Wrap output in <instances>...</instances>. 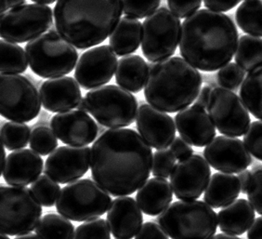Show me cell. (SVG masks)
<instances>
[{
    "label": "cell",
    "mask_w": 262,
    "mask_h": 239,
    "mask_svg": "<svg viewBox=\"0 0 262 239\" xmlns=\"http://www.w3.org/2000/svg\"><path fill=\"white\" fill-rule=\"evenodd\" d=\"M152 151L130 128H111L97 139L91 149V176L114 197L135 193L149 179Z\"/></svg>",
    "instance_id": "1"
},
{
    "label": "cell",
    "mask_w": 262,
    "mask_h": 239,
    "mask_svg": "<svg viewBox=\"0 0 262 239\" xmlns=\"http://www.w3.org/2000/svg\"><path fill=\"white\" fill-rule=\"evenodd\" d=\"M238 36L229 16L208 9L197 10L182 23L180 52L198 70L217 71L232 61Z\"/></svg>",
    "instance_id": "2"
},
{
    "label": "cell",
    "mask_w": 262,
    "mask_h": 239,
    "mask_svg": "<svg viewBox=\"0 0 262 239\" xmlns=\"http://www.w3.org/2000/svg\"><path fill=\"white\" fill-rule=\"evenodd\" d=\"M121 0H58L57 32L73 46L86 50L105 40L120 20Z\"/></svg>",
    "instance_id": "3"
},
{
    "label": "cell",
    "mask_w": 262,
    "mask_h": 239,
    "mask_svg": "<svg viewBox=\"0 0 262 239\" xmlns=\"http://www.w3.org/2000/svg\"><path fill=\"white\" fill-rule=\"evenodd\" d=\"M202 83L196 68L183 58L172 57L149 64L144 97L162 112H179L196 100Z\"/></svg>",
    "instance_id": "4"
},
{
    "label": "cell",
    "mask_w": 262,
    "mask_h": 239,
    "mask_svg": "<svg viewBox=\"0 0 262 239\" xmlns=\"http://www.w3.org/2000/svg\"><path fill=\"white\" fill-rule=\"evenodd\" d=\"M157 220L171 239H210L217 232V214L209 205L196 199L170 204Z\"/></svg>",
    "instance_id": "5"
},
{
    "label": "cell",
    "mask_w": 262,
    "mask_h": 239,
    "mask_svg": "<svg viewBox=\"0 0 262 239\" xmlns=\"http://www.w3.org/2000/svg\"><path fill=\"white\" fill-rule=\"evenodd\" d=\"M31 70L42 78L63 77L76 67L78 53L58 32L36 36L26 46Z\"/></svg>",
    "instance_id": "6"
},
{
    "label": "cell",
    "mask_w": 262,
    "mask_h": 239,
    "mask_svg": "<svg viewBox=\"0 0 262 239\" xmlns=\"http://www.w3.org/2000/svg\"><path fill=\"white\" fill-rule=\"evenodd\" d=\"M56 209L66 219L85 222L98 219L110 208V194L90 179L76 180L61 189Z\"/></svg>",
    "instance_id": "7"
},
{
    "label": "cell",
    "mask_w": 262,
    "mask_h": 239,
    "mask_svg": "<svg viewBox=\"0 0 262 239\" xmlns=\"http://www.w3.org/2000/svg\"><path fill=\"white\" fill-rule=\"evenodd\" d=\"M42 206L26 186L0 185V233L29 234L42 216Z\"/></svg>",
    "instance_id": "8"
},
{
    "label": "cell",
    "mask_w": 262,
    "mask_h": 239,
    "mask_svg": "<svg viewBox=\"0 0 262 239\" xmlns=\"http://www.w3.org/2000/svg\"><path fill=\"white\" fill-rule=\"evenodd\" d=\"M88 112L103 127L121 128L135 121L138 102L126 90L107 85L93 89L86 94Z\"/></svg>",
    "instance_id": "9"
},
{
    "label": "cell",
    "mask_w": 262,
    "mask_h": 239,
    "mask_svg": "<svg viewBox=\"0 0 262 239\" xmlns=\"http://www.w3.org/2000/svg\"><path fill=\"white\" fill-rule=\"evenodd\" d=\"M181 27L180 18L165 7L146 17L141 30V51L147 60L157 62L174 55Z\"/></svg>",
    "instance_id": "10"
},
{
    "label": "cell",
    "mask_w": 262,
    "mask_h": 239,
    "mask_svg": "<svg viewBox=\"0 0 262 239\" xmlns=\"http://www.w3.org/2000/svg\"><path fill=\"white\" fill-rule=\"evenodd\" d=\"M41 99L32 82L18 74H0V116L13 122H30L38 116Z\"/></svg>",
    "instance_id": "11"
},
{
    "label": "cell",
    "mask_w": 262,
    "mask_h": 239,
    "mask_svg": "<svg viewBox=\"0 0 262 239\" xmlns=\"http://www.w3.org/2000/svg\"><path fill=\"white\" fill-rule=\"evenodd\" d=\"M53 26L51 7L25 4L6 11L0 18V37L13 43H26L45 34Z\"/></svg>",
    "instance_id": "12"
},
{
    "label": "cell",
    "mask_w": 262,
    "mask_h": 239,
    "mask_svg": "<svg viewBox=\"0 0 262 239\" xmlns=\"http://www.w3.org/2000/svg\"><path fill=\"white\" fill-rule=\"evenodd\" d=\"M207 114L220 133L230 137L243 136L250 125V116L241 99L230 90H212Z\"/></svg>",
    "instance_id": "13"
},
{
    "label": "cell",
    "mask_w": 262,
    "mask_h": 239,
    "mask_svg": "<svg viewBox=\"0 0 262 239\" xmlns=\"http://www.w3.org/2000/svg\"><path fill=\"white\" fill-rule=\"evenodd\" d=\"M172 191L178 199L195 200L206 190L211 177L209 164L200 155L180 160L170 174Z\"/></svg>",
    "instance_id": "14"
},
{
    "label": "cell",
    "mask_w": 262,
    "mask_h": 239,
    "mask_svg": "<svg viewBox=\"0 0 262 239\" xmlns=\"http://www.w3.org/2000/svg\"><path fill=\"white\" fill-rule=\"evenodd\" d=\"M117 58L108 45L93 48L84 52L77 62L75 78L84 90L105 85L116 73Z\"/></svg>",
    "instance_id": "15"
},
{
    "label": "cell",
    "mask_w": 262,
    "mask_h": 239,
    "mask_svg": "<svg viewBox=\"0 0 262 239\" xmlns=\"http://www.w3.org/2000/svg\"><path fill=\"white\" fill-rule=\"evenodd\" d=\"M91 168V148L61 146L47 158L44 173L56 183L66 184L82 178Z\"/></svg>",
    "instance_id": "16"
},
{
    "label": "cell",
    "mask_w": 262,
    "mask_h": 239,
    "mask_svg": "<svg viewBox=\"0 0 262 239\" xmlns=\"http://www.w3.org/2000/svg\"><path fill=\"white\" fill-rule=\"evenodd\" d=\"M207 163L221 172L240 173L252 164V157L238 138L215 137L204 150Z\"/></svg>",
    "instance_id": "17"
},
{
    "label": "cell",
    "mask_w": 262,
    "mask_h": 239,
    "mask_svg": "<svg viewBox=\"0 0 262 239\" xmlns=\"http://www.w3.org/2000/svg\"><path fill=\"white\" fill-rule=\"evenodd\" d=\"M51 127L56 137L70 146H86L99 133L93 118L79 110L58 113L51 118Z\"/></svg>",
    "instance_id": "18"
},
{
    "label": "cell",
    "mask_w": 262,
    "mask_h": 239,
    "mask_svg": "<svg viewBox=\"0 0 262 239\" xmlns=\"http://www.w3.org/2000/svg\"><path fill=\"white\" fill-rule=\"evenodd\" d=\"M138 132L151 147L166 149L176 136V125L170 116L143 103L137 112Z\"/></svg>",
    "instance_id": "19"
},
{
    "label": "cell",
    "mask_w": 262,
    "mask_h": 239,
    "mask_svg": "<svg viewBox=\"0 0 262 239\" xmlns=\"http://www.w3.org/2000/svg\"><path fill=\"white\" fill-rule=\"evenodd\" d=\"M175 122L181 137L196 147H204L216 137V127L202 107L193 104L178 113Z\"/></svg>",
    "instance_id": "20"
},
{
    "label": "cell",
    "mask_w": 262,
    "mask_h": 239,
    "mask_svg": "<svg viewBox=\"0 0 262 239\" xmlns=\"http://www.w3.org/2000/svg\"><path fill=\"white\" fill-rule=\"evenodd\" d=\"M41 103L46 110L61 113L76 108L82 100L77 82L70 77L49 78L40 88Z\"/></svg>",
    "instance_id": "21"
},
{
    "label": "cell",
    "mask_w": 262,
    "mask_h": 239,
    "mask_svg": "<svg viewBox=\"0 0 262 239\" xmlns=\"http://www.w3.org/2000/svg\"><path fill=\"white\" fill-rule=\"evenodd\" d=\"M142 222L141 208L132 198L120 197L112 201L107 213V223L116 239L133 238Z\"/></svg>",
    "instance_id": "22"
},
{
    "label": "cell",
    "mask_w": 262,
    "mask_h": 239,
    "mask_svg": "<svg viewBox=\"0 0 262 239\" xmlns=\"http://www.w3.org/2000/svg\"><path fill=\"white\" fill-rule=\"evenodd\" d=\"M43 159L32 149H19L6 159L3 178L11 186H27L40 176Z\"/></svg>",
    "instance_id": "23"
},
{
    "label": "cell",
    "mask_w": 262,
    "mask_h": 239,
    "mask_svg": "<svg viewBox=\"0 0 262 239\" xmlns=\"http://www.w3.org/2000/svg\"><path fill=\"white\" fill-rule=\"evenodd\" d=\"M136 199L137 203L144 213L149 216H157L172 202L171 185L165 178L150 179L140 187Z\"/></svg>",
    "instance_id": "24"
},
{
    "label": "cell",
    "mask_w": 262,
    "mask_h": 239,
    "mask_svg": "<svg viewBox=\"0 0 262 239\" xmlns=\"http://www.w3.org/2000/svg\"><path fill=\"white\" fill-rule=\"evenodd\" d=\"M255 220V209L246 199L234 200L217 214V224L224 234L241 235L250 228Z\"/></svg>",
    "instance_id": "25"
},
{
    "label": "cell",
    "mask_w": 262,
    "mask_h": 239,
    "mask_svg": "<svg viewBox=\"0 0 262 239\" xmlns=\"http://www.w3.org/2000/svg\"><path fill=\"white\" fill-rule=\"evenodd\" d=\"M241 192L236 176L231 173H214L207 183L204 199L213 209H221L233 202Z\"/></svg>",
    "instance_id": "26"
},
{
    "label": "cell",
    "mask_w": 262,
    "mask_h": 239,
    "mask_svg": "<svg viewBox=\"0 0 262 239\" xmlns=\"http://www.w3.org/2000/svg\"><path fill=\"white\" fill-rule=\"evenodd\" d=\"M141 21L129 16H124L110 35V47L118 56H126L139 49L141 43Z\"/></svg>",
    "instance_id": "27"
},
{
    "label": "cell",
    "mask_w": 262,
    "mask_h": 239,
    "mask_svg": "<svg viewBox=\"0 0 262 239\" xmlns=\"http://www.w3.org/2000/svg\"><path fill=\"white\" fill-rule=\"evenodd\" d=\"M149 64L139 55L121 58L117 62L116 81L122 89L131 93L141 92L145 86Z\"/></svg>",
    "instance_id": "28"
},
{
    "label": "cell",
    "mask_w": 262,
    "mask_h": 239,
    "mask_svg": "<svg viewBox=\"0 0 262 239\" xmlns=\"http://www.w3.org/2000/svg\"><path fill=\"white\" fill-rule=\"evenodd\" d=\"M240 98L247 111L262 120V67L248 73L243 81Z\"/></svg>",
    "instance_id": "29"
},
{
    "label": "cell",
    "mask_w": 262,
    "mask_h": 239,
    "mask_svg": "<svg viewBox=\"0 0 262 239\" xmlns=\"http://www.w3.org/2000/svg\"><path fill=\"white\" fill-rule=\"evenodd\" d=\"M235 62L244 71L250 72L262 67V39L257 36H242L237 43Z\"/></svg>",
    "instance_id": "30"
},
{
    "label": "cell",
    "mask_w": 262,
    "mask_h": 239,
    "mask_svg": "<svg viewBox=\"0 0 262 239\" xmlns=\"http://www.w3.org/2000/svg\"><path fill=\"white\" fill-rule=\"evenodd\" d=\"M235 20L245 33L262 37V0H244L237 9Z\"/></svg>",
    "instance_id": "31"
},
{
    "label": "cell",
    "mask_w": 262,
    "mask_h": 239,
    "mask_svg": "<svg viewBox=\"0 0 262 239\" xmlns=\"http://www.w3.org/2000/svg\"><path fill=\"white\" fill-rule=\"evenodd\" d=\"M75 226L70 221L58 214H47L35 227L40 239H72Z\"/></svg>",
    "instance_id": "32"
},
{
    "label": "cell",
    "mask_w": 262,
    "mask_h": 239,
    "mask_svg": "<svg viewBox=\"0 0 262 239\" xmlns=\"http://www.w3.org/2000/svg\"><path fill=\"white\" fill-rule=\"evenodd\" d=\"M27 67L26 51L13 42L0 39V73L20 75Z\"/></svg>",
    "instance_id": "33"
},
{
    "label": "cell",
    "mask_w": 262,
    "mask_h": 239,
    "mask_svg": "<svg viewBox=\"0 0 262 239\" xmlns=\"http://www.w3.org/2000/svg\"><path fill=\"white\" fill-rule=\"evenodd\" d=\"M30 127L20 122H7L0 129L3 144L8 150H19L26 147L30 140Z\"/></svg>",
    "instance_id": "34"
},
{
    "label": "cell",
    "mask_w": 262,
    "mask_h": 239,
    "mask_svg": "<svg viewBox=\"0 0 262 239\" xmlns=\"http://www.w3.org/2000/svg\"><path fill=\"white\" fill-rule=\"evenodd\" d=\"M59 183L47 175H40L31 184L30 190L36 200L42 207L51 208L56 204V201L61 192Z\"/></svg>",
    "instance_id": "35"
},
{
    "label": "cell",
    "mask_w": 262,
    "mask_h": 239,
    "mask_svg": "<svg viewBox=\"0 0 262 239\" xmlns=\"http://www.w3.org/2000/svg\"><path fill=\"white\" fill-rule=\"evenodd\" d=\"M58 138L47 126L35 127L31 133L29 145L33 151L42 157L52 153L58 146Z\"/></svg>",
    "instance_id": "36"
},
{
    "label": "cell",
    "mask_w": 262,
    "mask_h": 239,
    "mask_svg": "<svg viewBox=\"0 0 262 239\" xmlns=\"http://www.w3.org/2000/svg\"><path fill=\"white\" fill-rule=\"evenodd\" d=\"M72 239H111L105 220H90L76 228Z\"/></svg>",
    "instance_id": "37"
},
{
    "label": "cell",
    "mask_w": 262,
    "mask_h": 239,
    "mask_svg": "<svg viewBox=\"0 0 262 239\" xmlns=\"http://www.w3.org/2000/svg\"><path fill=\"white\" fill-rule=\"evenodd\" d=\"M161 0H121L122 10L126 16L144 19L160 6Z\"/></svg>",
    "instance_id": "38"
},
{
    "label": "cell",
    "mask_w": 262,
    "mask_h": 239,
    "mask_svg": "<svg viewBox=\"0 0 262 239\" xmlns=\"http://www.w3.org/2000/svg\"><path fill=\"white\" fill-rule=\"evenodd\" d=\"M245 78V71L235 62H230L222 67L217 73V83L220 86L230 91L237 90L242 85Z\"/></svg>",
    "instance_id": "39"
},
{
    "label": "cell",
    "mask_w": 262,
    "mask_h": 239,
    "mask_svg": "<svg viewBox=\"0 0 262 239\" xmlns=\"http://www.w3.org/2000/svg\"><path fill=\"white\" fill-rule=\"evenodd\" d=\"M247 193L253 209L262 215V165H257L251 170Z\"/></svg>",
    "instance_id": "40"
},
{
    "label": "cell",
    "mask_w": 262,
    "mask_h": 239,
    "mask_svg": "<svg viewBox=\"0 0 262 239\" xmlns=\"http://www.w3.org/2000/svg\"><path fill=\"white\" fill-rule=\"evenodd\" d=\"M176 164V158L167 149L157 150L152 156L151 173L160 178H168Z\"/></svg>",
    "instance_id": "41"
},
{
    "label": "cell",
    "mask_w": 262,
    "mask_h": 239,
    "mask_svg": "<svg viewBox=\"0 0 262 239\" xmlns=\"http://www.w3.org/2000/svg\"><path fill=\"white\" fill-rule=\"evenodd\" d=\"M244 143L250 155L262 161V121L249 125L244 134Z\"/></svg>",
    "instance_id": "42"
},
{
    "label": "cell",
    "mask_w": 262,
    "mask_h": 239,
    "mask_svg": "<svg viewBox=\"0 0 262 239\" xmlns=\"http://www.w3.org/2000/svg\"><path fill=\"white\" fill-rule=\"evenodd\" d=\"M202 0H167L169 10L178 18H187L200 9Z\"/></svg>",
    "instance_id": "43"
},
{
    "label": "cell",
    "mask_w": 262,
    "mask_h": 239,
    "mask_svg": "<svg viewBox=\"0 0 262 239\" xmlns=\"http://www.w3.org/2000/svg\"><path fill=\"white\" fill-rule=\"evenodd\" d=\"M135 239H169L166 232L162 229L161 226L152 223L147 222L141 225L138 231Z\"/></svg>",
    "instance_id": "44"
},
{
    "label": "cell",
    "mask_w": 262,
    "mask_h": 239,
    "mask_svg": "<svg viewBox=\"0 0 262 239\" xmlns=\"http://www.w3.org/2000/svg\"><path fill=\"white\" fill-rule=\"evenodd\" d=\"M170 152L173 154L176 159L182 160L192 156L193 154V149L182 137H176L170 144Z\"/></svg>",
    "instance_id": "45"
},
{
    "label": "cell",
    "mask_w": 262,
    "mask_h": 239,
    "mask_svg": "<svg viewBox=\"0 0 262 239\" xmlns=\"http://www.w3.org/2000/svg\"><path fill=\"white\" fill-rule=\"evenodd\" d=\"M242 0H204V4L208 10L217 12H226L233 9Z\"/></svg>",
    "instance_id": "46"
},
{
    "label": "cell",
    "mask_w": 262,
    "mask_h": 239,
    "mask_svg": "<svg viewBox=\"0 0 262 239\" xmlns=\"http://www.w3.org/2000/svg\"><path fill=\"white\" fill-rule=\"evenodd\" d=\"M247 239H262V217L253 222L247 232Z\"/></svg>",
    "instance_id": "47"
},
{
    "label": "cell",
    "mask_w": 262,
    "mask_h": 239,
    "mask_svg": "<svg viewBox=\"0 0 262 239\" xmlns=\"http://www.w3.org/2000/svg\"><path fill=\"white\" fill-rule=\"evenodd\" d=\"M212 92V88L210 86H205L202 88L201 91L199 92L198 96H197L196 100L194 104L198 105V106L202 107V108H207V103L209 101L210 98V94Z\"/></svg>",
    "instance_id": "48"
},
{
    "label": "cell",
    "mask_w": 262,
    "mask_h": 239,
    "mask_svg": "<svg viewBox=\"0 0 262 239\" xmlns=\"http://www.w3.org/2000/svg\"><path fill=\"white\" fill-rule=\"evenodd\" d=\"M250 176H251V171L250 170H244L242 172L238 174V180L240 183V187H241V192L243 193H247V186L249 183V180H250Z\"/></svg>",
    "instance_id": "49"
},
{
    "label": "cell",
    "mask_w": 262,
    "mask_h": 239,
    "mask_svg": "<svg viewBox=\"0 0 262 239\" xmlns=\"http://www.w3.org/2000/svg\"><path fill=\"white\" fill-rule=\"evenodd\" d=\"M5 162V148H4V144H3V142H2V140H1V136H0V176H1V174H3V169H4Z\"/></svg>",
    "instance_id": "50"
},
{
    "label": "cell",
    "mask_w": 262,
    "mask_h": 239,
    "mask_svg": "<svg viewBox=\"0 0 262 239\" xmlns=\"http://www.w3.org/2000/svg\"><path fill=\"white\" fill-rule=\"evenodd\" d=\"M26 2V0H6V3H7L8 8H10V9L15 8V7H18V6L25 5Z\"/></svg>",
    "instance_id": "51"
},
{
    "label": "cell",
    "mask_w": 262,
    "mask_h": 239,
    "mask_svg": "<svg viewBox=\"0 0 262 239\" xmlns=\"http://www.w3.org/2000/svg\"><path fill=\"white\" fill-rule=\"evenodd\" d=\"M210 239H241L240 237H237L236 235H232V234H217L214 235Z\"/></svg>",
    "instance_id": "52"
},
{
    "label": "cell",
    "mask_w": 262,
    "mask_h": 239,
    "mask_svg": "<svg viewBox=\"0 0 262 239\" xmlns=\"http://www.w3.org/2000/svg\"><path fill=\"white\" fill-rule=\"evenodd\" d=\"M76 108H77V110H79V111H82V112H88V108H86V99L84 98H82V100H81L80 102H79V103L77 104V106H76Z\"/></svg>",
    "instance_id": "53"
},
{
    "label": "cell",
    "mask_w": 262,
    "mask_h": 239,
    "mask_svg": "<svg viewBox=\"0 0 262 239\" xmlns=\"http://www.w3.org/2000/svg\"><path fill=\"white\" fill-rule=\"evenodd\" d=\"M14 239H40L36 234H26L19 235L18 237Z\"/></svg>",
    "instance_id": "54"
},
{
    "label": "cell",
    "mask_w": 262,
    "mask_h": 239,
    "mask_svg": "<svg viewBox=\"0 0 262 239\" xmlns=\"http://www.w3.org/2000/svg\"><path fill=\"white\" fill-rule=\"evenodd\" d=\"M7 9H8V6L6 3V0H0V18L5 13Z\"/></svg>",
    "instance_id": "55"
},
{
    "label": "cell",
    "mask_w": 262,
    "mask_h": 239,
    "mask_svg": "<svg viewBox=\"0 0 262 239\" xmlns=\"http://www.w3.org/2000/svg\"><path fill=\"white\" fill-rule=\"evenodd\" d=\"M34 1L36 4H43V5H51L53 4L56 1L58 0H32Z\"/></svg>",
    "instance_id": "56"
},
{
    "label": "cell",
    "mask_w": 262,
    "mask_h": 239,
    "mask_svg": "<svg viewBox=\"0 0 262 239\" xmlns=\"http://www.w3.org/2000/svg\"><path fill=\"white\" fill-rule=\"evenodd\" d=\"M0 239H10L9 236H7V234H2L0 233Z\"/></svg>",
    "instance_id": "57"
},
{
    "label": "cell",
    "mask_w": 262,
    "mask_h": 239,
    "mask_svg": "<svg viewBox=\"0 0 262 239\" xmlns=\"http://www.w3.org/2000/svg\"><path fill=\"white\" fill-rule=\"evenodd\" d=\"M50 32H57V28H56V26H51V28H50Z\"/></svg>",
    "instance_id": "58"
},
{
    "label": "cell",
    "mask_w": 262,
    "mask_h": 239,
    "mask_svg": "<svg viewBox=\"0 0 262 239\" xmlns=\"http://www.w3.org/2000/svg\"></svg>",
    "instance_id": "59"
}]
</instances>
